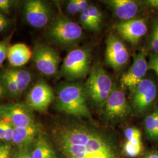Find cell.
<instances>
[{
    "label": "cell",
    "instance_id": "1",
    "mask_svg": "<svg viewBox=\"0 0 158 158\" xmlns=\"http://www.w3.org/2000/svg\"><path fill=\"white\" fill-rule=\"evenodd\" d=\"M54 135L65 158H120L112 139L87 124L62 125Z\"/></svg>",
    "mask_w": 158,
    "mask_h": 158
},
{
    "label": "cell",
    "instance_id": "2",
    "mask_svg": "<svg viewBox=\"0 0 158 158\" xmlns=\"http://www.w3.org/2000/svg\"><path fill=\"white\" fill-rule=\"evenodd\" d=\"M56 107L59 111L75 117L90 118L84 85L80 83H63L58 86Z\"/></svg>",
    "mask_w": 158,
    "mask_h": 158
},
{
    "label": "cell",
    "instance_id": "3",
    "mask_svg": "<svg viewBox=\"0 0 158 158\" xmlns=\"http://www.w3.org/2000/svg\"><path fill=\"white\" fill-rule=\"evenodd\" d=\"M113 80L102 66L97 64L91 69L84 85L87 98L99 107L104 106L114 88Z\"/></svg>",
    "mask_w": 158,
    "mask_h": 158
},
{
    "label": "cell",
    "instance_id": "4",
    "mask_svg": "<svg viewBox=\"0 0 158 158\" xmlns=\"http://www.w3.org/2000/svg\"><path fill=\"white\" fill-rule=\"evenodd\" d=\"M83 36L81 27L60 13L51 23L47 36L53 43L63 46L76 44Z\"/></svg>",
    "mask_w": 158,
    "mask_h": 158
},
{
    "label": "cell",
    "instance_id": "5",
    "mask_svg": "<svg viewBox=\"0 0 158 158\" xmlns=\"http://www.w3.org/2000/svg\"><path fill=\"white\" fill-rule=\"evenodd\" d=\"M90 49L85 47L76 48L64 57L60 74L68 80L83 79L90 72Z\"/></svg>",
    "mask_w": 158,
    "mask_h": 158
},
{
    "label": "cell",
    "instance_id": "6",
    "mask_svg": "<svg viewBox=\"0 0 158 158\" xmlns=\"http://www.w3.org/2000/svg\"><path fill=\"white\" fill-rule=\"evenodd\" d=\"M32 59L36 69L46 76L56 75L60 58L56 51L44 44H36L32 52Z\"/></svg>",
    "mask_w": 158,
    "mask_h": 158
},
{
    "label": "cell",
    "instance_id": "7",
    "mask_svg": "<svg viewBox=\"0 0 158 158\" xmlns=\"http://www.w3.org/2000/svg\"><path fill=\"white\" fill-rule=\"evenodd\" d=\"M31 109L23 103L0 106V117L8 121L14 128H25L35 124Z\"/></svg>",
    "mask_w": 158,
    "mask_h": 158
},
{
    "label": "cell",
    "instance_id": "8",
    "mask_svg": "<svg viewBox=\"0 0 158 158\" xmlns=\"http://www.w3.org/2000/svg\"><path fill=\"white\" fill-rule=\"evenodd\" d=\"M23 13L27 23L36 28L45 27L51 21V8L44 1H25L23 4Z\"/></svg>",
    "mask_w": 158,
    "mask_h": 158
},
{
    "label": "cell",
    "instance_id": "9",
    "mask_svg": "<svg viewBox=\"0 0 158 158\" xmlns=\"http://www.w3.org/2000/svg\"><path fill=\"white\" fill-rule=\"evenodd\" d=\"M54 92L45 80H40L29 92L27 105L31 110L44 112L54 100Z\"/></svg>",
    "mask_w": 158,
    "mask_h": 158
},
{
    "label": "cell",
    "instance_id": "10",
    "mask_svg": "<svg viewBox=\"0 0 158 158\" xmlns=\"http://www.w3.org/2000/svg\"><path fill=\"white\" fill-rule=\"evenodd\" d=\"M132 91V102L136 112H144L150 107L157 96V87L152 80L143 79Z\"/></svg>",
    "mask_w": 158,
    "mask_h": 158
},
{
    "label": "cell",
    "instance_id": "11",
    "mask_svg": "<svg viewBox=\"0 0 158 158\" xmlns=\"http://www.w3.org/2000/svg\"><path fill=\"white\" fill-rule=\"evenodd\" d=\"M130 59V54L124 44L114 35L106 40V60L111 68L118 70L125 66Z\"/></svg>",
    "mask_w": 158,
    "mask_h": 158
},
{
    "label": "cell",
    "instance_id": "12",
    "mask_svg": "<svg viewBox=\"0 0 158 158\" xmlns=\"http://www.w3.org/2000/svg\"><path fill=\"white\" fill-rule=\"evenodd\" d=\"M104 107V115L110 120L124 118L131 111L124 92L116 86H114Z\"/></svg>",
    "mask_w": 158,
    "mask_h": 158
},
{
    "label": "cell",
    "instance_id": "13",
    "mask_svg": "<svg viewBox=\"0 0 158 158\" xmlns=\"http://www.w3.org/2000/svg\"><path fill=\"white\" fill-rule=\"evenodd\" d=\"M148 70V63L145 53L142 50L134 58V62L129 70L121 78V85L133 89L143 79Z\"/></svg>",
    "mask_w": 158,
    "mask_h": 158
},
{
    "label": "cell",
    "instance_id": "14",
    "mask_svg": "<svg viewBox=\"0 0 158 158\" xmlns=\"http://www.w3.org/2000/svg\"><path fill=\"white\" fill-rule=\"evenodd\" d=\"M115 29L124 40L132 44H136L147 34L148 27L142 19H132L117 23Z\"/></svg>",
    "mask_w": 158,
    "mask_h": 158
},
{
    "label": "cell",
    "instance_id": "15",
    "mask_svg": "<svg viewBox=\"0 0 158 158\" xmlns=\"http://www.w3.org/2000/svg\"><path fill=\"white\" fill-rule=\"evenodd\" d=\"M105 2L110 6L115 16L123 21L134 19L138 12V6L132 0H109Z\"/></svg>",
    "mask_w": 158,
    "mask_h": 158
},
{
    "label": "cell",
    "instance_id": "16",
    "mask_svg": "<svg viewBox=\"0 0 158 158\" xmlns=\"http://www.w3.org/2000/svg\"><path fill=\"white\" fill-rule=\"evenodd\" d=\"M126 141L124 145V152L129 158L139 156L143 151L141 131L135 127H130L125 131Z\"/></svg>",
    "mask_w": 158,
    "mask_h": 158
},
{
    "label": "cell",
    "instance_id": "17",
    "mask_svg": "<svg viewBox=\"0 0 158 158\" xmlns=\"http://www.w3.org/2000/svg\"><path fill=\"white\" fill-rule=\"evenodd\" d=\"M32 56V52L28 46L18 43L9 47L7 58L13 67H20L28 62Z\"/></svg>",
    "mask_w": 158,
    "mask_h": 158
},
{
    "label": "cell",
    "instance_id": "18",
    "mask_svg": "<svg viewBox=\"0 0 158 158\" xmlns=\"http://www.w3.org/2000/svg\"><path fill=\"white\" fill-rule=\"evenodd\" d=\"M38 133V128L36 125L25 128L14 127L11 141L20 149L27 148L35 139Z\"/></svg>",
    "mask_w": 158,
    "mask_h": 158
},
{
    "label": "cell",
    "instance_id": "19",
    "mask_svg": "<svg viewBox=\"0 0 158 158\" xmlns=\"http://www.w3.org/2000/svg\"><path fill=\"white\" fill-rule=\"evenodd\" d=\"M31 155L32 158H57L49 139L44 135L38 136Z\"/></svg>",
    "mask_w": 158,
    "mask_h": 158
},
{
    "label": "cell",
    "instance_id": "20",
    "mask_svg": "<svg viewBox=\"0 0 158 158\" xmlns=\"http://www.w3.org/2000/svg\"><path fill=\"white\" fill-rule=\"evenodd\" d=\"M17 84L19 93H23L31 83L32 75L26 70L21 69H10L5 70Z\"/></svg>",
    "mask_w": 158,
    "mask_h": 158
},
{
    "label": "cell",
    "instance_id": "21",
    "mask_svg": "<svg viewBox=\"0 0 158 158\" xmlns=\"http://www.w3.org/2000/svg\"><path fill=\"white\" fill-rule=\"evenodd\" d=\"M80 23H81V25L84 28L97 32L99 31L100 29V26L98 25L97 23L93 20V19L91 17L89 12L88 10L87 9L81 13H80Z\"/></svg>",
    "mask_w": 158,
    "mask_h": 158
},
{
    "label": "cell",
    "instance_id": "22",
    "mask_svg": "<svg viewBox=\"0 0 158 158\" xmlns=\"http://www.w3.org/2000/svg\"><path fill=\"white\" fill-rule=\"evenodd\" d=\"M145 127L148 135L150 138L156 139L157 121L155 111L149 115L145 120Z\"/></svg>",
    "mask_w": 158,
    "mask_h": 158
},
{
    "label": "cell",
    "instance_id": "23",
    "mask_svg": "<svg viewBox=\"0 0 158 158\" xmlns=\"http://www.w3.org/2000/svg\"><path fill=\"white\" fill-rule=\"evenodd\" d=\"M1 81L2 82V85L3 87H4V88H6L12 95L17 96L19 94L17 87V84L5 71L3 72L1 76Z\"/></svg>",
    "mask_w": 158,
    "mask_h": 158
},
{
    "label": "cell",
    "instance_id": "24",
    "mask_svg": "<svg viewBox=\"0 0 158 158\" xmlns=\"http://www.w3.org/2000/svg\"><path fill=\"white\" fill-rule=\"evenodd\" d=\"M87 10L89 11L91 17L93 19V20L98 25L101 27L102 19V12L97 8V7H96V6H92V5L89 6Z\"/></svg>",
    "mask_w": 158,
    "mask_h": 158
},
{
    "label": "cell",
    "instance_id": "25",
    "mask_svg": "<svg viewBox=\"0 0 158 158\" xmlns=\"http://www.w3.org/2000/svg\"><path fill=\"white\" fill-rule=\"evenodd\" d=\"M8 48V40L0 42V66L3 63L7 57Z\"/></svg>",
    "mask_w": 158,
    "mask_h": 158
},
{
    "label": "cell",
    "instance_id": "26",
    "mask_svg": "<svg viewBox=\"0 0 158 158\" xmlns=\"http://www.w3.org/2000/svg\"><path fill=\"white\" fill-rule=\"evenodd\" d=\"M151 46L155 54H158V31L156 29L154 28L153 30L151 40Z\"/></svg>",
    "mask_w": 158,
    "mask_h": 158
},
{
    "label": "cell",
    "instance_id": "27",
    "mask_svg": "<svg viewBox=\"0 0 158 158\" xmlns=\"http://www.w3.org/2000/svg\"><path fill=\"white\" fill-rule=\"evenodd\" d=\"M154 70L158 76V54L152 55L148 63V69Z\"/></svg>",
    "mask_w": 158,
    "mask_h": 158
},
{
    "label": "cell",
    "instance_id": "28",
    "mask_svg": "<svg viewBox=\"0 0 158 158\" xmlns=\"http://www.w3.org/2000/svg\"><path fill=\"white\" fill-rule=\"evenodd\" d=\"M12 158H32L31 153L27 148H21L14 155Z\"/></svg>",
    "mask_w": 158,
    "mask_h": 158
},
{
    "label": "cell",
    "instance_id": "29",
    "mask_svg": "<svg viewBox=\"0 0 158 158\" xmlns=\"http://www.w3.org/2000/svg\"><path fill=\"white\" fill-rule=\"evenodd\" d=\"M11 153V147L8 145H2L0 146V158H10Z\"/></svg>",
    "mask_w": 158,
    "mask_h": 158
},
{
    "label": "cell",
    "instance_id": "30",
    "mask_svg": "<svg viewBox=\"0 0 158 158\" xmlns=\"http://www.w3.org/2000/svg\"><path fill=\"white\" fill-rule=\"evenodd\" d=\"M6 121L5 122V128H6V138L5 141H11L12 135L14 127L8 121Z\"/></svg>",
    "mask_w": 158,
    "mask_h": 158
},
{
    "label": "cell",
    "instance_id": "31",
    "mask_svg": "<svg viewBox=\"0 0 158 158\" xmlns=\"http://www.w3.org/2000/svg\"><path fill=\"white\" fill-rule=\"evenodd\" d=\"M67 11L70 14H75L78 13L76 0H71L68 2Z\"/></svg>",
    "mask_w": 158,
    "mask_h": 158
},
{
    "label": "cell",
    "instance_id": "32",
    "mask_svg": "<svg viewBox=\"0 0 158 158\" xmlns=\"http://www.w3.org/2000/svg\"><path fill=\"white\" fill-rule=\"evenodd\" d=\"M12 4V1L10 0H0V10L6 12L9 11Z\"/></svg>",
    "mask_w": 158,
    "mask_h": 158
},
{
    "label": "cell",
    "instance_id": "33",
    "mask_svg": "<svg viewBox=\"0 0 158 158\" xmlns=\"http://www.w3.org/2000/svg\"><path fill=\"white\" fill-rule=\"evenodd\" d=\"M76 4L78 13H81L82 12L86 10L89 6L87 1L85 0H76Z\"/></svg>",
    "mask_w": 158,
    "mask_h": 158
},
{
    "label": "cell",
    "instance_id": "34",
    "mask_svg": "<svg viewBox=\"0 0 158 158\" xmlns=\"http://www.w3.org/2000/svg\"><path fill=\"white\" fill-rule=\"evenodd\" d=\"M5 119L0 118V139L5 140L6 138V128Z\"/></svg>",
    "mask_w": 158,
    "mask_h": 158
},
{
    "label": "cell",
    "instance_id": "35",
    "mask_svg": "<svg viewBox=\"0 0 158 158\" xmlns=\"http://www.w3.org/2000/svg\"><path fill=\"white\" fill-rule=\"evenodd\" d=\"M148 6L158 10V0H148L143 2Z\"/></svg>",
    "mask_w": 158,
    "mask_h": 158
},
{
    "label": "cell",
    "instance_id": "36",
    "mask_svg": "<svg viewBox=\"0 0 158 158\" xmlns=\"http://www.w3.org/2000/svg\"><path fill=\"white\" fill-rule=\"evenodd\" d=\"M7 25H8V21L6 18L5 19L0 21V32L2 31L4 29L6 28Z\"/></svg>",
    "mask_w": 158,
    "mask_h": 158
},
{
    "label": "cell",
    "instance_id": "37",
    "mask_svg": "<svg viewBox=\"0 0 158 158\" xmlns=\"http://www.w3.org/2000/svg\"><path fill=\"white\" fill-rule=\"evenodd\" d=\"M143 158H158V152L153 151L148 153Z\"/></svg>",
    "mask_w": 158,
    "mask_h": 158
},
{
    "label": "cell",
    "instance_id": "38",
    "mask_svg": "<svg viewBox=\"0 0 158 158\" xmlns=\"http://www.w3.org/2000/svg\"><path fill=\"white\" fill-rule=\"evenodd\" d=\"M4 92V88L2 85L1 82L0 81V97L3 95Z\"/></svg>",
    "mask_w": 158,
    "mask_h": 158
},
{
    "label": "cell",
    "instance_id": "39",
    "mask_svg": "<svg viewBox=\"0 0 158 158\" xmlns=\"http://www.w3.org/2000/svg\"><path fill=\"white\" fill-rule=\"evenodd\" d=\"M156 115V121H157V135H156V139H158V109L155 111Z\"/></svg>",
    "mask_w": 158,
    "mask_h": 158
},
{
    "label": "cell",
    "instance_id": "40",
    "mask_svg": "<svg viewBox=\"0 0 158 158\" xmlns=\"http://www.w3.org/2000/svg\"><path fill=\"white\" fill-rule=\"evenodd\" d=\"M5 18H6V17L4 16V15L3 14H2L1 12H0V21Z\"/></svg>",
    "mask_w": 158,
    "mask_h": 158
},
{
    "label": "cell",
    "instance_id": "41",
    "mask_svg": "<svg viewBox=\"0 0 158 158\" xmlns=\"http://www.w3.org/2000/svg\"><path fill=\"white\" fill-rule=\"evenodd\" d=\"M155 28L157 29L158 30V23H156V24L155 25Z\"/></svg>",
    "mask_w": 158,
    "mask_h": 158
},
{
    "label": "cell",
    "instance_id": "42",
    "mask_svg": "<svg viewBox=\"0 0 158 158\" xmlns=\"http://www.w3.org/2000/svg\"></svg>",
    "mask_w": 158,
    "mask_h": 158
}]
</instances>
